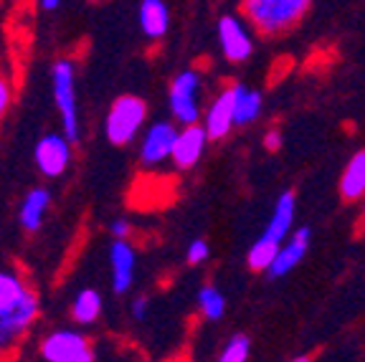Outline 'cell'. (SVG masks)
Here are the masks:
<instances>
[{"instance_id": "1", "label": "cell", "mask_w": 365, "mask_h": 362, "mask_svg": "<svg viewBox=\"0 0 365 362\" xmlns=\"http://www.w3.org/2000/svg\"><path fill=\"white\" fill-rule=\"evenodd\" d=\"M309 3L312 0H244L241 13L262 36H279L302 21Z\"/></svg>"}, {"instance_id": "2", "label": "cell", "mask_w": 365, "mask_h": 362, "mask_svg": "<svg viewBox=\"0 0 365 362\" xmlns=\"http://www.w3.org/2000/svg\"><path fill=\"white\" fill-rule=\"evenodd\" d=\"M145 122H148V104L145 99L135 94H122L117 96L107 109L104 117V137L114 148H127L145 132Z\"/></svg>"}, {"instance_id": "3", "label": "cell", "mask_w": 365, "mask_h": 362, "mask_svg": "<svg viewBox=\"0 0 365 362\" xmlns=\"http://www.w3.org/2000/svg\"><path fill=\"white\" fill-rule=\"evenodd\" d=\"M51 94L58 122H61V132L76 145L81 140V122L79 102H76V68L71 58H58L51 66Z\"/></svg>"}, {"instance_id": "4", "label": "cell", "mask_w": 365, "mask_h": 362, "mask_svg": "<svg viewBox=\"0 0 365 362\" xmlns=\"http://www.w3.org/2000/svg\"><path fill=\"white\" fill-rule=\"evenodd\" d=\"M168 107H170L173 122L188 127L200 125L203 119V76L195 68H182L173 76L168 86Z\"/></svg>"}, {"instance_id": "5", "label": "cell", "mask_w": 365, "mask_h": 362, "mask_svg": "<svg viewBox=\"0 0 365 362\" xmlns=\"http://www.w3.org/2000/svg\"><path fill=\"white\" fill-rule=\"evenodd\" d=\"M38 355L43 362H97L94 345L79 329H51L38 342Z\"/></svg>"}, {"instance_id": "6", "label": "cell", "mask_w": 365, "mask_h": 362, "mask_svg": "<svg viewBox=\"0 0 365 362\" xmlns=\"http://www.w3.org/2000/svg\"><path fill=\"white\" fill-rule=\"evenodd\" d=\"M74 157V142L68 140L63 132H48L43 135L34 148V162L43 177H61L71 167Z\"/></svg>"}, {"instance_id": "7", "label": "cell", "mask_w": 365, "mask_h": 362, "mask_svg": "<svg viewBox=\"0 0 365 362\" xmlns=\"http://www.w3.org/2000/svg\"><path fill=\"white\" fill-rule=\"evenodd\" d=\"M178 122H155L148 125L140 140V150H137V160L143 167H160L163 162L173 160V150L178 142Z\"/></svg>"}, {"instance_id": "8", "label": "cell", "mask_w": 365, "mask_h": 362, "mask_svg": "<svg viewBox=\"0 0 365 362\" xmlns=\"http://www.w3.org/2000/svg\"><path fill=\"white\" fill-rule=\"evenodd\" d=\"M38 314H41V299L34 289L11 311L0 314V355L11 350L23 334L34 327Z\"/></svg>"}, {"instance_id": "9", "label": "cell", "mask_w": 365, "mask_h": 362, "mask_svg": "<svg viewBox=\"0 0 365 362\" xmlns=\"http://www.w3.org/2000/svg\"><path fill=\"white\" fill-rule=\"evenodd\" d=\"M236 89L239 84H228L213 96V102L205 107L200 125L205 127L208 137L213 142H221L231 135V130L236 127Z\"/></svg>"}, {"instance_id": "10", "label": "cell", "mask_w": 365, "mask_h": 362, "mask_svg": "<svg viewBox=\"0 0 365 362\" xmlns=\"http://www.w3.org/2000/svg\"><path fill=\"white\" fill-rule=\"evenodd\" d=\"M216 33H218V43H221V53L226 61L241 63L254 53V36H251L249 26H246L239 16L218 18Z\"/></svg>"}, {"instance_id": "11", "label": "cell", "mask_w": 365, "mask_h": 362, "mask_svg": "<svg viewBox=\"0 0 365 362\" xmlns=\"http://www.w3.org/2000/svg\"><path fill=\"white\" fill-rule=\"evenodd\" d=\"M137 251L125 238H112L109 246V284L114 294H127L135 284Z\"/></svg>"}, {"instance_id": "12", "label": "cell", "mask_w": 365, "mask_h": 362, "mask_svg": "<svg viewBox=\"0 0 365 362\" xmlns=\"http://www.w3.org/2000/svg\"><path fill=\"white\" fill-rule=\"evenodd\" d=\"M208 142H211V137H208L203 125L180 127L175 150H173V160H170V162L175 165V170H193L195 165L200 162V157H203Z\"/></svg>"}, {"instance_id": "13", "label": "cell", "mask_w": 365, "mask_h": 362, "mask_svg": "<svg viewBox=\"0 0 365 362\" xmlns=\"http://www.w3.org/2000/svg\"><path fill=\"white\" fill-rule=\"evenodd\" d=\"M51 190L48 187H31L21 200V208H18V223L26 233H36L43 226L46 215L51 210Z\"/></svg>"}, {"instance_id": "14", "label": "cell", "mask_w": 365, "mask_h": 362, "mask_svg": "<svg viewBox=\"0 0 365 362\" xmlns=\"http://www.w3.org/2000/svg\"><path fill=\"white\" fill-rule=\"evenodd\" d=\"M309 236H312L309 228H299V231L292 233L284 244H282V249H279V254H277V259H274V264L269 267V272H267L269 276H274V279L287 276V274H289L292 269L304 259V254H307Z\"/></svg>"}, {"instance_id": "15", "label": "cell", "mask_w": 365, "mask_h": 362, "mask_svg": "<svg viewBox=\"0 0 365 362\" xmlns=\"http://www.w3.org/2000/svg\"><path fill=\"white\" fill-rule=\"evenodd\" d=\"M137 21H140V31L145 33V38H165V33L170 31V8L165 0H143L137 11Z\"/></svg>"}, {"instance_id": "16", "label": "cell", "mask_w": 365, "mask_h": 362, "mask_svg": "<svg viewBox=\"0 0 365 362\" xmlns=\"http://www.w3.org/2000/svg\"><path fill=\"white\" fill-rule=\"evenodd\" d=\"M294 210H297L294 192H289V190L282 192L279 198H277V205H274V213H272V218H269V226H267V231H264V236L284 244L287 238H289L292 223H294Z\"/></svg>"}, {"instance_id": "17", "label": "cell", "mask_w": 365, "mask_h": 362, "mask_svg": "<svg viewBox=\"0 0 365 362\" xmlns=\"http://www.w3.org/2000/svg\"><path fill=\"white\" fill-rule=\"evenodd\" d=\"M340 195L348 203H358L365 198V150L355 152L340 175Z\"/></svg>"}, {"instance_id": "18", "label": "cell", "mask_w": 365, "mask_h": 362, "mask_svg": "<svg viewBox=\"0 0 365 362\" xmlns=\"http://www.w3.org/2000/svg\"><path fill=\"white\" fill-rule=\"evenodd\" d=\"M102 311H104V299L97 289L86 286L81 291H76V296L71 299V319L76 324H81V327H89V324L97 322L102 317Z\"/></svg>"}, {"instance_id": "19", "label": "cell", "mask_w": 365, "mask_h": 362, "mask_svg": "<svg viewBox=\"0 0 365 362\" xmlns=\"http://www.w3.org/2000/svg\"><path fill=\"white\" fill-rule=\"evenodd\" d=\"M29 291V281L21 274L13 272V269H0V314L11 311Z\"/></svg>"}, {"instance_id": "20", "label": "cell", "mask_w": 365, "mask_h": 362, "mask_svg": "<svg viewBox=\"0 0 365 362\" xmlns=\"http://www.w3.org/2000/svg\"><path fill=\"white\" fill-rule=\"evenodd\" d=\"M262 91L239 84V89H236V127H246L251 122H257L259 114H262Z\"/></svg>"}, {"instance_id": "21", "label": "cell", "mask_w": 365, "mask_h": 362, "mask_svg": "<svg viewBox=\"0 0 365 362\" xmlns=\"http://www.w3.org/2000/svg\"><path fill=\"white\" fill-rule=\"evenodd\" d=\"M279 249H282L279 241H274V238H269V236H264V233H262V236L254 241V246L249 249L246 264H249L251 272H269V267L274 264V259H277Z\"/></svg>"}, {"instance_id": "22", "label": "cell", "mask_w": 365, "mask_h": 362, "mask_svg": "<svg viewBox=\"0 0 365 362\" xmlns=\"http://www.w3.org/2000/svg\"><path fill=\"white\" fill-rule=\"evenodd\" d=\"M195 301H198V311L208 322H218V319L223 317V311H226V296H223L221 289H216L213 284L200 286Z\"/></svg>"}, {"instance_id": "23", "label": "cell", "mask_w": 365, "mask_h": 362, "mask_svg": "<svg viewBox=\"0 0 365 362\" xmlns=\"http://www.w3.org/2000/svg\"><path fill=\"white\" fill-rule=\"evenodd\" d=\"M249 352H251L249 337H246V334H234V337L223 345L216 362H249Z\"/></svg>"}, {"instance_id": "24", "label": "cell", "mask_w": 365, "mask_h": 362, "mask_svg": "<svg viewBox=\"0 0 365 362\" xmlns=\"http://www.w3.org/2000/svg\"><path fill=\"white\" fill-rule=\"evenodd\" d=\"M208 256H211V249H208V241H203V238H193L185 249V261L190 267H200L203 261H208Z\"/></svg>"}, {"instance_id": "25", "label": "cell", "mask_w": 365, "mask_h": 362, "mask_svg": "<svg viewBox=\"0 0 365 362\" xmlns=\"http://www.w3.org/2000/svg\"><path fill=\"white\" fill-rule=\"evenodd\" d=\"M11 104H13V84L6 74H0V122L11 112Z\"/></svg>"}, {"instance_id": "26", "label": "cell", "mask_w": 365, "mask_h": 362, "mask_svg": "<svg viewBox=\"0 0 365 362\" xmlns=\"http://www.w3.org/2000/svg\"><path fill=\"white\" fill-rule=\"evenodd\" d=\"M130 311H132V319H135V322H145V319H148V311H150V299L145 294L135 296L130 304Z\"/></svg>"}, {"instance_id": "27", "label": "cell", "mask_w": 365, "mask_h": 362, "mask_svg": "<svg viewBox=\"0 0 365 362\" xmlns=\"http://www.w3.org/2000/svg\"><path fill=\"white\" fill-rule=\"evenodd\" d=\"M109 233H112V238H125V241H130L132 236V226L127 218H114L112 223H109Z\"/></svg>"}, {"instance_id": "28", "label": "cell", "mask_w": 365, "mask_h": 362, "mask_svg": "<svg viewBox=\"0 0 365 362\" xmlns=\"http://www.w3.org/2000/svg\"><path fill=\"white\" fill-rule=\"evenodd\" d=\"M264 148H267L269 152H277V150L282 148V132L279 130H269L267 135H264Z\"/></svg>"}, {"instance_id": "29", "label": "cell", "mask_w": 365, "mask_h": 362, "mask_svg": "<svg viewBox=\"0 0 365 362\" xmlns=\"http://www.w3.org/2000/svg\"><path fill=\"white\" fill-rule=\"evenodd\" d=\"M38 3L43 11H56V8L61 6V0H38Z\"/></svg>"}, {"instance_id": "30", "label": "cell", "mask_w": 365, "mask_h": 362, "mask_svg": "<svg viewBox=\"0 0 365 362\" xmlns=\"http://www.w3.org/2000/svg\"><path fill=\"white\" fill-rule=\"evenodd\" d=\"M289 362H312V357H309V355H299V357H294V360H289Z\"/></svg>"}, {"instance_id": "31", "label": "cell", "mask_w": 365, "mask_h": 362, "mask_svg": "<svg viewBox=\"0 0 365 362\" xmlns=\"http://www.w3.org/2000/svg\"><path fill=\"white\" fill-rule=\"evenodd\" d=\"M365 228V208H363V213H360V231Z\"/></svg>"}, {"instance_id": "32", "label": "cell", "mask_w": 365, "mask_h": 362, "mask_svg": "<svg viewBox=\"0 0 365 362\" xmlns=\"http://www.w3.org/2000/svg\"><path fill=\"white\" fill-rule=\"evenodd\" d=\"M168 362H188L185 357H173V360H168Z\"/></svg>"}]
</instances>
